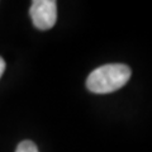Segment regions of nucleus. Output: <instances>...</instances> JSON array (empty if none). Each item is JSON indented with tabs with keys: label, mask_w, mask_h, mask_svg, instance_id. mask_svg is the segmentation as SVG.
<instances>
[{
	"label": "nucleus",
	"mask_w": 152,
	"mask_h": 152,
	"mask_svg": "<svg viewBox=\"0 0 152 152\" xmlns=\"http://www.w3.org/2000/svg\"><path fill=\"white\" fill-rule=\"evenodd\" d=\"M132 71L127 65L108 64L95 69L86 79V88L95 94H108L119 90L129 81Z\"/></svg>",
	"instance_id": "1"
},
{
	"label": "nucleus",
	"mask_w": 152,
	"mask_h": 152,
	"mask_svg": "<svg viewBox=\"0 0 152 152\" xmlns=\"http://www.w3.org/2000/svg\"><path fill=\"white\" fill-rule=\"evenodd\" d=\"M29 15L37 29H51L57 20V3L53 0H34L32 1Z\"/></svg>",
	"instance_id": "2"
},
{
	"label": "nucleus",
	"mask_w": 152,
	"mask_h": 152,
	"mask_svg": "<svg viewBox=\"0 0 152 152\" xmlns=\"http://www.w3.org/2000/svg\"><path fill=\"white\" fill-rule=\"evenodd\" d=\"M15 152H39V151H38V147L36 146L34 142L27 140V141H22L18 145Z\"/></svg>",
	"instance_id": "3"
},
{
	"label": "nucleus",
	"mask_w": 152,
	"mask_h": 152,
	"mask_svg": "<svg viewBox=\"0 0 152 152\" xmlns=\"http://www.w3.org/2000/svg\"><path fill=\"white\" fill-rule=\"evenodd\" d=\"M4 71H5V61L3 60V57H0V77L4 74Z\"/></svg>",
	"instance_id": "4"
}]
</instances>
